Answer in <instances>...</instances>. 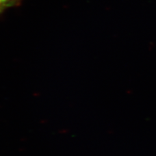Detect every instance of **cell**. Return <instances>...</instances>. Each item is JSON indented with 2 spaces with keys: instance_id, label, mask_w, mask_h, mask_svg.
Listing matches in <instances>:
<instances>
[{
  "instance_id": "6da1fadb",
  "label": "cell",
  "mask_w": 156,
  "mask_h": 156,
  "mask_svg": "<svg viewBox=\"0 0 156 156\" xmlns=\"http://www.w3.org/2000/svg\"><path fill=\"white\" fill-rule=\"evenodd\" d=\"M21 1L22 0H0V13L9 8L18 5Z\"/></svg>"
}]
</instances>
